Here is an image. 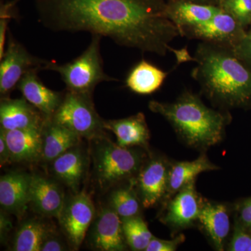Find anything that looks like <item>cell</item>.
Returning a JSON list of instances; mask_svg holds the SVG:
<instances>
[{
    "label": "cell",
    "mask_w": 251,
    "mask_h": 251,
    "mask_svg": "<svg viewBox=\"0 0 251 251\" xmlns=\"http://www.w3.org/2000/svg\"><path fill=\"white\" fill-rule=\"evenodd\" d=\"M39 21L55 31H88L121 46L191 61L186 50L172 49L180 36L162 0H35Z\"/></svg>",
    "instance_id": "1"
},
{
    "label": "cell",
    "mask_w": 251,
    "mask_h": 251,
    "mask_svg": "<svg viewBox=\"0 0 251 251\" xmlns=\"http://www.w3.org/2000/svg\"><path fill=\"white\" fill-rule=\"evenodd\" d=\"M191 75L202 93L223 110L251 105V67L233 49L201 42Z\"/></svg>",
    "instance_id": "2"
},
{
    "label": "cell",
    "mask_w": 251,
    "mask_h": 251,
    "mask_svg": "<svg viewBox=\"0 0 251 251\" xmlns=\"http://www.w3.org/2000/svg\"><path fill=\"white\" fill-rule=\"evenodd\" d=\"M149 108L164 117L188 146L203 150L222 141L232 120L228 110L209 108L189 91L171 103L151 100Z\"/></svg>",
    "instance_id": "3"
},
{
    "label": "cell",
    "mask_w": 251,
    "mask_h": 251,
    "mask_svg": "<svg viewBox=\"0 0 251 251\" xmlns=\"http://www.w3.org/2000/svg\"><path fill=\"white\" fill-rule=\"evenodd\" d=\"M93 141L94 173L100 187H110L138 174L143 158L139 151L123 148L105 136Z\"/></svg>",
    "instance_id": "4"
},
{
    "label": "cell",
    "mask_w": 251,
    "mask_h": 251,
    "mask_svg": "<svg viewBox=\"0 0 251 251\" xmlns=\"http://www.w3.org/2000/svg\"><path fill=\"white\" fill-rule=\"evenodd\" d=\"M100 39L101 36L93 35L90 45L77 58L62 65L49 62L45 69L58 73L68 91L92 95L96 86L100 82L115 80L104 72Z\"/></svg>",
    "instance_id": "5"
},
{
    "label": "cell",
    "mask_w": 251,
    "mask_h": 251,
    "mask_svg": "<svg viewBox=\"0 0 251 251\" xmlns=\"http://www.w3.org/2000/svg\"><path fill=\"white\" fill-rule=\"evenodd\" d=\"M51 119L80 138L93 140L105 136L104 120L97 113L90 94L67 91Z\"/></svg>",
    "instance_id": "6"
},
{
    "label": "cell",
    "mask_w": 251,
    "mask_h": 251,
    "mask_svg": "<svg viewBox=\"0 0 251 251\" xmlns=\"http://www.w3.org/2000/svg\"><path fill=\"white\" fill-rule=\"evenodd\" d=\"M49 61L38 58L9 34V41L0 64V94L1 98L9 97L17 87L23 75L31 70L45 69Z\"/></svg>",
    "instance_id": "7"
},
{
    "label": "cell",
    "mask_w": 251,
    "mask_h": 251,
    "mask_svg": "<svg viewBox=\"0 0 251 251\" xmlns=\"http://www.w3.org/2000/svg\"><path fill=\"white\" fill-rule=\"evenodd\" d=\"M246 34L245 28L221 9L207 22L183 29L180 35L234 50Z\"/></svg>",
    "instance_id": "8"
},
{
    "label": "cell",
    "mask_w": 251,
    "mask_h": 251,
    "mask_svg": "<svg viewBox=\"0 0 251 251\" xmlns=\"http://www.w3.org/2000/svg\"><path fill=\"white\" fill-rule=\"evenodd\" d=\"M95 208L87 193H76L65 201L58 219L59 224L74 249H78L93 222Z\"/></svg>",
    "instance_id": "9"
},
{
    "label": "cell",
    "mask_w": 251,
    "mask_h": 251,
    "mask_svg": "<svg viewBox=\"0 0 251 251\" xmlns=\"http://www.w3.org/2000/svg\"><path fill=\"white\" fill-rule=\"evenodd\" d=\"M171 163L161 156L150 158L140 168L134 179L135 190L145 209L153 207L164 200Z\"/></svg>",
    "instance_id": "10"
},
{
    "label": "cell",
    "mask_w": 251,
    "mask_h": 251,
    "mask_svg": "<svg viewBox=\"0 0 251 251\" xmlns=\"http://www.w3.org/2000/svg\"><path fill=\"white\" fill-rule=\"evenodd\" d=\"M166 201L160 221L171 229L181 230L198 221L204 201L198 194L193 181Z\"/></svg>",
    "instance_id": "11"
},
{
    "label": "cell",
    "mask_w": 251,
    "mask_h": 251,
    "mask_svg": "<svg viewBox=\"0 0 251 251\" xmlns=\"http://www.w3.org/2000/svg\"><path fill=\"white\" fill-rule=\"evenodd\" d=\"M90 234V244L96 250L122 251L126 242L122 227V220L111 207L103 208L94 219Z\"/></svg>",
    "instance_id": "12"
},
{
    "label": "cell",
    "mask_w": 251,
    "mask_h": 251,
    "mask_svg": "<svg viewBox=\"0 0 251 251\" xmlns=\"http://www.w3.org/2000/svg\"><path fill=\"white\" fill-rule=\"evenodd\" d=\"M47 120L44 114L24 98L1 99L0 124L2 129H42Z\"/></svg>",
    "instance_id": "13"
},
{
    "label": "cell",
    "mask_w": 251,
    "mask_h": 251,
    "mask_svg": "<svg viewBox=\"0 0 251 251\" xmlns=\"http://www.w3.org/2000/svg\"><path fill=\"white\" fill-rule=\"evenodd\" d=\"M32 175L23 172H11L0 179V204L7 214L21 219L29 204Z\"/></svg>",
    "instance_id": "14"
},
{
    "label": "cell",
    "mask_w": 251,
    "mask_h": 251,
    "mask_svg": "<svg viewBox=\"0 0 251 251\" xmlns=\"http://www.w3.org/2000/svg\"><path fill=\"white\" fill-rule=\"evenodd\" d=\"M39 70L34 69L23 75L17 86L23 98L39 110L48 119L52 118L62 103L64 97L60 92L48 88L38 76Z\"/></svg>",
    "instance_id": "15"
},
{
    "label": "cell",
    "mask_w": 251,
    "mask_h": 251,
    "mask_svg": "<svg viewBox=\"0 0 251 251\" xmlns=\"http://www.w3.org/2000/svg\"><path fill=\"white\" fill-rule=\"evenodd\" d=\"M64 202L62 188L57 183L32 175L29 204L36 212L46 217L58 219Z\"/></svg>",
    "instance_id": "16"
},
{
    "label": "cell",
    "mask_w": 251,
    "mask_h": 251,
    "mask_svg": "<svg viewBox=\"0 0 251 251\" xmlns=\"http://www.w3.org/2000/svg\"><path fill=\"white\" fill-rule=\"evenodd\" d=\"M1 130L13 163H33L42 159V129Z\"/></svg>",
    "instance_id": "17"
},
{
    "label": "cell",
    "mask_w": 251,
    "mask_h": 251,
    "mask_svg": "<svg viewBox=\"0 0 251 251\" xmlns=\"http://www.w3.org/2000/svg\"><path fill=\"white\" fill-rule=\"evenodd\" d=\"M104 128L116 135L117 143L123 148H148L150 129L142 112L126 118L104 121Z\"/></svg>",
    "instance_id": "18"
},
{
    "label": "cell",
    "mask_w": 251,
    "mask_h": 251,
    "mask_svg": "<svg viewBox=\"0 0 251 251\" xmlns=\"http://www.w3.org/2000/svg\"><path fill=\"white\" fill-rule=\"evenodd\" d=\"M216 250H224L230 231L229 209L221 203L204 201L198 220Z\"/></svg>",
    "instance_id": "19"
},
{
    "label": "cell",
    "mask_w": 251,
    "mask_h": 251,
    "mask_svg": "<svg viewBox=\"0 0 251 251\" xmlns=\"http://www.w3.org/2000/svg\"><path fill=\"white\" fill-rule=\"evenodd\" d=\"M51 171L63 184L77 192L87 170V157L78 145L51 162Z\"/></svg>",
    "instance_id": "20"
},
{
    "label": "cell",
    "mask_w": 251,
    "mask_h": 251,
    "mask_svg": "<svg viewBox=\"0 0 251 251\" xmlns=\"http://www.w3.org/2000/svg\"><path fill=\"white\" fill-rule=\"evenodd\" d=\"M221 10L219 6L184 0H172L167 4L168 17L179 29V33L186 28L207 22Z\"/></svg>",
    "instance_id": "21"
},
{
    "label": "cell",
    "mask_w": 251,
    "mask_h": 251,
    "mask_svg": "<svg viewBox=\"0 0 251 251\" xmlns=\"http://www.w3.org/2000/svg\"><path fill=\"white\" fill-rule=\"evenodd\" d=\"M80 137L48 119L42 128V159L51 163L57 157L79 145Z\"/></svg>",
    "instance_id": "22"
},
{
    "label": "cell",
    "mask_w": 251,
    "mask_h": 251,
    "mask_svg": "<svg viewBox=\"0 0 251 251\" xmlns=\"http://www.w3.org/2000/svg\"><path fill=\"white\" fill-rule=\"evenodd\" d=\"M218 169L219 167L211 163L205 154L201 155L192 161L171 163L165 201L173 197L186 185L196 181V177L201 173Z\"/></svg>",
    "instance_id": "23"
},
{
    "label": "cell",
    "mask_w": 251,
    "mask_h": 251,
    "mask_svg": "<svg viewBox=\"0 0 251 251\" xmlns=\"http://www.w3.org/2000/svg\"><path fill=\"white\" fill-rule=\"evenodd\" d=\"M168 73L143 59L131 69L126 79V85L138 94H151L159 90Z\"/></svg>",
    "instance_id": "24"
},
{
    "label": "cell",
    "mask_w": 251,
    "mask_h": 251,
    "mask_svg": "<svg viewBox=\"0 0 251 251\" xmlns=\"http://www.w3.org/2000/svg\"><path fill=\"white\" fill-rule=\"evenodd\" d=\"M54 231L40 220H28L21 226L15 235L12 250L40 251L41 244Z\"/></svg>",
    "instance_id": "25"
},
{
    "label": "cell",
    "mask_w": 251,
    "mask_h": 251,
    "mask_svg": "<svg viewBox=\"0 0 251 251\" xmlns=\"http://www.w3.org/2000/svg\"><path fill=\"white\" fill-rule=\"evenodd\" d=\"M110 204L122 219L139 215L142 204L135 190L134 180L128 187L118 188L113 191L110 196Z\"/></svg>",
    "instance_id": "26"
},
{
    "label": "cell",
    "mask_w": 251,
    "mask_h": 251,
    "mask_svg": "<svg viewBox=\"0 0 251 251\" xmlns=\"http://www.w3.org/2000/svg\"><path fill=\"white\" fill-rule=\"evenodd\" d=\"M122 227L127 245L131 250H146L153 236L143 218L139 215L123 219Z\"/></svg>",
    "instance_id": "27"
},
{
    "label": "cell",
    "mask_w": 251,
    "mask_h": 251,
    "mask_svg": "<svg viewBox=\"0 0 251 251\" xmlns=\"http://www.w3.org/2000/svg\"><path fill=\"white\" fill-rule=\"evenodd\" d=\"M219 7L244 28L251 26V0H221Z\"/></svg>",
    "instance_id": "28"
},
{
    "label": "cell",
    "mask_w": 251,
    "mask_h": 251,
    "mask_svg": "<svg viewBox=\"0 0 251 251\" xmlns=\"http://www.w3.org/2000/svg\"><path fill=\"white\" fill-rule=\"evenodd\" d=\"M227 250L251 251V232L243 227L237 221H235Z\"/></svg>",
    "instance_id": "29"
},
{
    "label": "cell",
    "mask_w": 251,
    "mask_h": 251,
    "mask_svg": "<svg viewBox=\"0 0 251 251\" xmlns=\"http://www.w3.org/2000/svg\"><path fill=\"white\" fill-rule=\"evenodd\" d=\"M20 0L1 3L0 8V59L2 58L5 52L6 31L9 21L14 17L16 3Z\"/></svg>",
    "instance_id": "30"
},
{
    "label": "cell",
    "mask_w": 251,
    "mask_h": 251,
    "mask_svg": "<svg viewBox=\"0 0 251 251\" xmlns=\"http://www.w3.org/2000/svg\"><path fill=\"white\" fill-rule=\"evenodd\" d=\"M184 240L185 236L182 234L171 240L153 237L145 251H175Z\"/></svg>",
    "instance_id": "31"
},
{
    "label": "cell",
    "mask_w": 251,
    "mask_h": 251,
    "mask_svg": "<svg viewBox=\"0 0 251 251\" xmlns=\"http://www.w3.org/2000/svg\"><path fill=\"white\" fill-rule=\"evenodd\" d=\"M237 221L243 227L251 232V198L244 200L237 204Z\"/></svg>",
    "instance_id": "32"
},
{
    "label": "cell",
    "mask_w": 251,
    "mask_h": 251,
    "mask_svg": "<svg viewBox=\"0 0 251 251\" xmlns=\"http://www.w3.org/2000/svg\"><path fill=\"white\" fill-rule=\"evenodd\" d=\"M234 51L239 58L251 67V27Z\"/></svg>",
    "instance_id": "33"
},
{
    "label": "cell",
    "mask_w": 251,
    "mask_h": 251,
    "mask_svg": "<svg viewBox=\"0 0 251 251\" xmlns=\"http://www.w3.org/2000/svg\"><path fill=\"white\" fill-rule=\"evenodd\" d=\"M67 251V248L59 238L56 237L54 232L50 234L41 244L40 251Z\"/></svg>",
    "instance_id": "34"
},
{
    "label": "cell",
    "mask_w": 251,
    "mask_h": 251,
    "mask_svg": "<svg viewBox=\"0 0 251 251\" xmlns=\"http://www.w3.org/2000/svg\"><path fill=\"white\" fill-rule=\"evenodd\" d=\"M13 162L9 146L5 139L4 133L0 130V165L3 167Z\"/></svg>",
    "instance_id": "35"
},
{
    "label": "cell",
    "mask_w": 251,
    "mask_h": 251,
    "mask_svg": "<svg viewBox=\"0 0 251 251\" xmlns=\"http://www.w3.org/2000/svg\"><path fill=\"white\" fill-rule=\"evenodd\" d=\"M7 213L4 211H1L0 216V237H1V242H4L6 236L9 234L10 230L12 228V224L11 220L6 216Z\"/></svg>",
    "instance_id": "36"
},
{
    "label": "cell",
    "mask_w": 251,
    "mask_h": 251,
    "mask_svg": "<svg viewBox=\"0 0 251 251\" xmlns=\"http://www.w3.org/2000/svg\"><path fill=\"white\" fill-rule=\"evenodd\" d=\"M184 1H191V2L197 3V4L219 6L221 0H184Z\"/></svg>",
    "instance_id": "37"
}]
</instances>
